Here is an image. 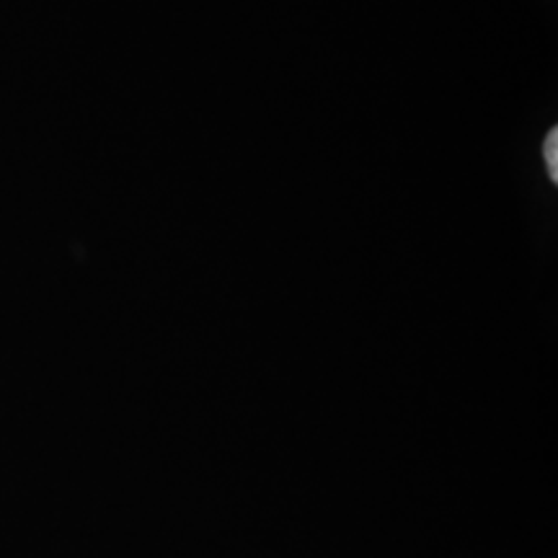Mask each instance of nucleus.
<instances>
[{
	"mask_svg": "<svg viewBox=\"0 0 558 558\" xmlns=\"http://www.w3.org/2000/svg\"><path fill=\"white\" fill-rule=\"evenodd\" d=\"M543 156H546V166L550 173V181H558V132L550 130V135L546 137V145H543Z\"/></svg>",
	"mask_w": 558,
	"mask_h": 558,
	"instance_id": "nucleus-1",
	"label": "nucleus"
}]
</instances>
